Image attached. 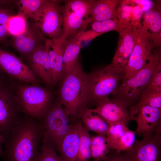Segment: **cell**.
Returning a JSON list of instances; mask_svg holds the SVG:
<instances>
[{"label": "cell", "mask_w": 161, "mask_h": 161, "mask_svg": "<svg viewBox=\"0 0 161 161\" xmlns=\"http://www.w3.org/2000/svg\"><path fill=\"white\" fill-rule=\"evenodd\" d=\"M23 61L34 75L40 79L46 86L49 87L54 85L52 77L50 58L46 42Z\"/></svg>", "instance_id": "obj_14"}, {"label": "cell", "mask_w": 161, "mask_h": 161, "mask_svg": "<svg viewBox=\"0 0 161 161\" xmlns=\"http://www.w3.org/2000/svg\"><path fill=\"white\" fill-rule=\"evenodd\" d=\"M63 42L64 44L63 56L64 75L78 61V55L81 48L79 42L74 37H69Z\"/></svg>", "instance_id": "obj_22"}, {"label": "cell", "mask_w": 161, "mask_h": 161, "mask_svg": "<svg viewBox=\"0 0 161 161\" xmlns=\"http://www.w3.org/2000/svg\"><path fill=\"white\" fill-rule=\"evenodd\" d=\"M47 0H16V5L18 8V14L25 18L27 20L32 19L40 8Z\"/></svg>", "instance_id": "obj_25"}, {"label": "cell", "mask_w": 161, "mask_h": 161, "mask_svg": "<svg viewBox=\"0 0 161 161\" xmlns=\"http://www.w3.org/2000/svg\"><path fill=\"white\" fill-rule=\"evenodd\" d=\"M95 0L64 1L61 12L63 21L61 42L86 30L90 24L89 18Z\"/></svg>", "instance_id": "obj_5"}, {"label": "cell", "mask_w": 161, "mask_h": 161, "mask_svg": "<svg viewBox=\"0 0 161 161\" xmlns=\"http://www.w3.org/2000/svg\"><path fill=\"white\" fill-rule=\"evenodd\" d=\"M46 42L50 58L52 80L55 85L64 75V42H61L59 39L52 40L47 38Z\"/></svg>", "instance_id": "obj_18"}, {"label": "cell", "mask_w": 161, "mask_h": 161, "mask_svg": "<svg viewBox=\"0 0 161 161\" xmlns=\"http://www.w3.org/2000/svg\"><path fill=\"white\" fill-rule=\"evenodd\" d=\"M0 68L12 80L32 84L43 83L13 53L0 48Z\"/></svg>", "instance_id": "obj_12"}, {"label": "cell", "mask_w": 161, "mask_h": 161, "mask_svg": "<svg viewBox=\"0 0 161 161\" xmlns=\"http://www.w3.org/2000/svg\"><path fill=\"white\" fill-rule=\"evenodd\" d=\"M62 1L47 0L32 19L43 35L49 39H60L62 36L61 4Z\"/></svg>", "instance_id": "obj_8"}, {"label": "cell", "mask_w": 161, "mask_h": 161, "mask_svg": "<svg viewBox=\"0 0 161 161\" xmlns=\"http://www.w3.org/2000/svg\"><path fill=\"white\" fill-rule=\"evenodd\" d=\"M11 80L12 79L0 68V86Z\"/></svg>", "instance_id": "obj_38"}, {"label": "cell", "mask_w": 161, "mask_h": 161, "mask_svg": "<svg viewBox=\"0 0 161 161\" xmlns=\"http://www.w3.org/2000/svg\"><path fill=\"white\" fill-rule=\"evenodd\" d=\"M154 49L149 32L142 27L136 28L133 51L124 70L123 80L131 78L146 64Z\"/></svg>", "instance_id": "obj_11"}, {"label": "cell", "mask_w": 161, "mask_h": 161, "mask_svg": "<svg viewBox=\"0 0 161 161\" xmlns=\"http://www.w3.org/2000/svg\"><path fill=\"white\" fill-rule=\"evenodd\" d=\"M47 38L42 34L32 19L27 21L25 31L21 34L12 37L8 44L19 54L23 61L32 52L45 43Z\"/></svg>", "instance_id": "obj_13"}, {"label": "cell", "mask_w": 161, "mask_h": 161, "mask_svg": "<svg viewBox=\"0 0 161 161\" xmlns=\"http://www.w3.org/2000/svg\"><path fill=\"white\" fill-rule=\"evenodd\" d=\"M103 33L97 32L90 30L81 32L75 36L82 48L94 39Z\"/></svg>", "instance_id": "obj_35"}, {"label": "cell", "mask_w": 161, "mask_h": 161, "mask_svg": "<svg viewBox=\"0 0 161 161\" xmlns=\"http://www.w3.org/2000/svg\"><path fill=\"white\" fill-rule=\"evenodd\" d=\"M113 150L106 136H91L90 155L93 161H103Z\"/></svg>", "instance_id": "obj_23"}, {"label": "cell", "mask_w": 161, "mask_h": 161, "mask_svg": "<svg viewBox=\"0 0 161 161\" xmlns=\"http://www.w3.org/2000/svg\"><path fill=\"white\" fill-rule=\"evenodd\" d=\"M136 28L130 27L118 30L119 38L117 48L111 63L115 67L124 53L135 42Z\"/></svg>", "instance_id": "obj_21"}, {"label": "cell", "mask_w": 161, "mask_h": 161, "mask_svg": "<svg viewBox=\"0 0 161 161\" xmlns=\"http://www.w3.org/2000/svg\"><path fill=\"white\" fill-rule=\"evenodd\" d=\"M13 6L0 7V44L4 43L9 36L7 23L9 18L14 15Z\"/></svg>", "instance_id": "obj_28"}, {"label": "cell", "mask_w": 161, "mask_h": 161, "mask_svg": "<svg viewBox=\"0 0 161 161\" xmlns=\"http://www.w3.org/2000/svg\"><path fill=\"white\" fill-rule=\"evenodd\" d=\"M59 82L56 99L69 116L76 118L80 110L89 104L88 74L78 61Z\"/></svg>", "instance_id": "obj_2"}, {"label": "cell", "mask_w": 161, "mask_h": 161, "mask_svg": "<svg viewBox=\"0 0 161 161\" xmlns=\"http://www.w3.org/2000/svg\"><path fill=\"white\" fill-rule=\"evenodd\" d=\"M11 81L0 86V135L4 140L8 137L12 129L19 121L23 114Z\"/></svg>", "instance_id": "obj_9"}, {"label": "cell", "mask_w": 161, "mask_h": 161, "mask_svg": "<svg viewBox=\"0 0 161 161\" xmlns=\"http://www.w3.org/2000/svg\"><path fill=\"white\" fill-rule=\"evenodd\" d=\"M142 27L149 32L153 48H161V13L160 10L151 9L143 16Z\"/></svg>", "instance_id": "obj_19"}, {"label": "cell", "mask_w": 161, "mask_h": 161, "mask_svg": "<svg viewBox=\"0 0 161 161\" xmlns=\"http://www.w3.org/2000/svg\"><path fill=\"white\" fill-rule=\"evenodd\" d=\"M103 161H131V160L129 151H120L113 150Z\"/></svg>", "instance_id": "obj_37"}, {"label": "cell", "mask_w": 161, "mask_h": 161, "mask_svg": "<svg viewBox=\"0 0 161 161\" xmlns=\"http://www.w3.org/2000/svg\"><path fill=\"white\" fill-rule=\"evenodd\" d=\"M80 143L77 161H89L91 158L90 138L89 131L78 121Z\"/></svg>", "instance_id": "obj_24"}, {"label": "cell", "mask_w": 161, "mask_h": 161, "mask_svg": "<svg viewBox=\"0 0 161 161\" xmlns=\"http://www.w3.org/2000/svg\"><path fill=\"white\" fill-rule=\"evenodd\" d=\"M132 7L123 1H120L117 9V17L119 29L131 27L130 20Z\"/></svg>", "instance_id": "obj_30"}, {"label": "cell", "mask_w": 161, "mask_h": 161, "mask_svg": "<svg viewBox=\"0 0 161 161\" xmlns=\"http://www.w3.org/2000/svg\"><path fill=\"white\" fill-rule=\"evenodd\" d=\"M161 92V62L155 69L151 78L141 95L154 92Z\"/></svg>", "instance_id": "obj_31"}, {"label": "cell", "mask_w": 161, "mask_h": 161, "mask_svg": "<svg viewBox=\"0 0 161 161\" xmlns=\"http://www.w3.org/2000/svg\"><path fill=\"white\" fill-rule=\"evenodd\" d=\"M27 21L24 17L18 14L11 16L7 23L9 35L13 37L23 33L26 28Z\"/></svg>", "instance_id": "obj_27"}, {"label": "cell", "mask_w": 161, "mask_h": 161, "mask_svg": "<svg viewBox=\"0 0 161 161\" xmlns=\"http://www.w3.org/2000/svg\"><path fill=\"white\" fill-rule=\"evenodd\" d=\"M16 0H0V7H12L16 5Z\"/></svg>", "instance_id": "obj_39"}, {"label": "cell", "mask_w": 161, "mask_h": 161, "mask_svg": "<svg viewBox=\"0 0 161 161\" xmlns=\"http://www.w3.org/2000/svg\"><path fill=\"white\" fill-rule=\"evenodd\" d=\"M69 117L57 99L45 113L41 120L44 135L56 151L68 132Z\"/></svg>", "instance_id": "obj_7"}, {"label": "cell", "mask_w": 161, "mask_h": 161, "mask_svg": "<svg viewBox=\"0 0 161 161\" xmlns=\"http://www.w3.org/2000/svg\"><path fill=\"white\" fill-rule=\"evenodd\" d=\"M80 143L78 121L71 124L69 131L56 151L64 161H77Z\"/></svg>", "instance_id": "obj_17"}, {"label": "cell", "mask_w": 161, "mask_h": 161, "mask_svg": "<svg viewBox=\"0 0 161 161\" xmlns=\"http://www.w3.org/2000/svg\"><path fill=\"white\" fill-rule=\"evenodd\" d=\"M11 84L22 113L41 121L53 102V95L41 84H32L13 80Z\"/></svg>", "instance_id": "obj_3"}, {"label": "cell", "mask_w": 161, "mask_h": 161, "mask_svg": "<svg viewBox=\"0 0 161 161\" xmlns=\"http://www.w3.org/2000/svg\"><path fill=\"white\" fill-rule=\"evenodd\" d=\"M143 9L138 5L132 7L130 20V25L136 28L142 26L141 18L143 13Z\"/></svg>", "instance_id": "obj_36"}, {"label": "cell", "mask_w": 161, "mask_h": 161, "mask_svg": "<svg viewBox=\"0 0 161 161\" xmlns=\"http://www.w3.org/2000/svg\"><path fill=\"white\" fill-rule=\"evenodd\" d=\"M89 25L93 30L103 34L110 31L117 32L119 29L118 21L117 18L96 21Z\"/></svg>", "instance_id": "obj_32"}, {"label": "cell", "mask_w": 161, "mask_h": 161, "mask_svg": "<svg viewBox=\"0 0 161 161\" xmlns=\"http://www.w3.org/2000/svg\"><path fill=\"white\" fill-rule=\"evenodd\" d=\"M161 62V48H156L152 52L145 66L133 77L121 81L112 95L129 107L139 100L144 88L148 83L158 64Z\"/></svg>", "instance_id": "obj_4"}, {"label": "cell", "mask_w": 161, "mask_h": 161, "mask_svg": "<svg viewBox=\"0 0 161 161\" xmlns=\"http://www.w3.org/2000/svg\"><path fill=\"white\" fill-rule=\"evenodd\" d=\"M125 74L124 69L110 64L88 74L89 103L96 105L112 95L117 89Z\"/></svg>", "instance_id": "obj_6"}, {"label": "cell", "mask_w": 161, "mask_h": 161, "mask_svg": "<svg viewBox=\"0 0 161 161\" xmlns=\"http://www.w3.org/2000/svg\"><path fill=\"white\" fill-rule=\"evenodd\" d=\"M129 152L131 161H160L161 133L136 139Z\"/></svg>", "instance_id": "obj_16"}, {"label": "cell", "mask_w": 161, "mask_h": 161, "mask_svg": "<svg viewBox=\"0 0 161 161\" xmlns=\"http://www.w3.org/2000/svg\"><path fill=\"white\" fill-rule=\"evenodd\" d=\"M121 0H96L92 8L90 16L101 14L113 9L117 8Z\"/></svg>", "instance_id": "obj_33"}, {"label": "cell", "mask_w": 161, "mask_h": 161, "mask_svg": "<svg viewBox=\"0 0 161 161\" xmlns=\"http://www.w3.org/2000/svg\"><path fill=\"white\" fill-rule=\"evenodd\" d=\"M128 108L123 102L108 97L100 101L95 108L91 109L109 125L120 123L128 126L131 120Z\"/></svg>", "instance_id": "obj_15"}, {"label": "cell", "mask_w": 161, "mask_h": 161, "mask_svg": "<svg viewBox=\"0 0 161 161\" xmlns=\"http://www.w3.org/2000/svg\"><path fill=\"white\" fill-rule=\"evenodd\" d=\"M135 104L148 106L161 109V92L150 93L142 95Z\"/></svg>", "instance_id": "obj_34"}, {"label": "cell", "mask_w": 161, "mask_h": 161, "mask_svg": "<svg viewBox=\"0 0 161 161\" xmlns=\"http://www.w3.org/2000/svg\"><path fill=\"white\" fill-rule=\"evenodd\" d=\"M136 135L135 131L127 128L118 140L114 150L120 151H130L136 139Z\"/></svg>", "instance_id": "obj_29"}, {"label": "cell", "mask_w": 161, "mask_h": 161, "mask_svg": "<svg viewBox=\"0 0 161 161\" xmlns=\"http://www.w3.org/2000/svg\"><path fill=\"white\" fill-rule=\"evenodd\" d=\"M35 161H64L43 135L40 152Z\"/></svg>", "instance_id": "obj_26"}, {"label": "cell", "mask_w": 161, "mask_h": 161, "mask_svg": "<svg viewBox=\"0 0 161 161\" xmlns=\"http://www.w3.org/2000/svg\"><path fill=\"white\" fill-rule=\"evenodd\" d=\"M4 139L3 136L0 135V157H1L3 152V145L4 142Z\"/></svg>", "instance_id": "obj_40"}, {"label": "cell", "mask_w": 161, "mask_h": 161, "mask_svg": "<svg viewBox=\"0 0 161 161\" xmlns=\"http://www.w3.org/2000/svg\"><path fill=\"white\" fill-rule=\"evenodd\" d=\"M83 125L89 131L97 134L106 136L109 125L98 114L87 106L80 111L78 117Z\"/></svg>", "instance_id": "obj_20"}, {"label": "cell", "mask_w": 161, "mask_h": 161, "mask_svg": "<svg viewBox=\"0 0 161 161\" xmlns=\"http://www.w3.org/2000/svg\"><path fill=\"white\" fill-rule=\"evenodd\" d=\"M44 134L41 121L23 114L4 140V161H35L40 151Z\"/></svg>", "instance_id": "obj_1"}, {"label": "cell", "mask_w": 161, "mask_h": 161, "mask_svg": "<svg viewBox=\"0 0 161 161\" xmlns=\"http://www.w3.org/2000/svg\"><path fill=\"white\" fill-rule=\"evenodd\" d=\"M128 110L131 120L137 123L136 134L143 138L161 133V109L134 104Z\"/></svg>", "instance_id": "obj_10"}]
</instances>
